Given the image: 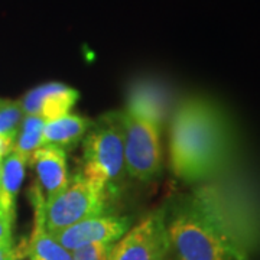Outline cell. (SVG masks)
I'll return each instance as SVG.
<instances>
[{"instance_id": "cell-7", "label": "cell", "mask_w": 260, "mask_h": 260, "mask_svg": "<svg viewBox=\"0 0 260 260\" xmlns=\"http://www.w3.org/2000/svg\"><path fill=\"white\" fill-rule=\"evenodd\" d=\"M132 220L129 217L102 214L83 220L65 230L54 233L52 236L68 251H75L87 246L114 244L129 232Z\"/></svg>"}, {"instance_id": "cell-16", "label": "cell", "mask_w": 260, "mask_h": 260, "mask_svg": "<svg viewBox=\"0 0 260 260\" xmlns=\"http://www.w3.org/2000/svg\"><path fill=\"white\" fill-rule=\"evenodd\" d=\"M113 244H95L73 251V260H107Z\"/></svg>"}, {"instance_id": "cell-1", "label": "cell", "mask_w": 260, "mask_h": 260, "mask_svg": "<svg viewBox=\"0 0 260 260\" xmlns=\"http://www.w3.org/2000/svg\"><path fill=\"white\" fill-rule=\"evenodd\" d=\"M230 133L223 113L203 97L179 103L171 121L169 158L174 175L188 184L203 182L223 169Z\"/></svg>"}, {"instance_id": "cell-8", "label": "cell", "mask_w": 260, "mask_h": 260, "mask_svg": "<svg viewBox=\"0 0 260 260\" xmlns=\"http://www.w3.org/2000/svg\"><path fill=\"white\" fill-rule=\"evenodd\" d=\"M80 93L64 83L51 81L29 90L20 102L25 116H39L45 123L70 114Z\"/></svg>"}, {"instance_id": "cell-2", "label": "cell", "mask_w": 260, "mask_h": 260, "mask_svg": "<svg viewBox=\"0 0 260 260\" xmlns=\"http://www.w3.org/2000/svg\"><path fill=\"white\" fill-rule=\"evenodd\" d=\"M168 239L177 260H249L198 191L165 210Z\"/></svg>"}, {"instance_id": "cell-15", "label": "cell", "mask_w": 260, "mask_h": 260, "mask_svg": "<svg viewBox=\"0 0 260 260\" xmlns=\"http://www.w3.org/2000/svg\"><path fill=\"white\" fill-rule=\"evenodd\" d=\"M23 117L20 102L6 100L0 107V133H18Z\"/></svg>"}, {"instance_id": "cell-11", "label": "cell", "mask_w": 260, "mask_h": 260, "mask_svg": "<svg viewBox=\"0 0 260 260\" xmlns=\"http://www.w3.org/2000/svg\"><path fill=\"white\" fill-rule=\"evenodd\" d=\"M93 123L87 117L71 113L55 120L47 121L42 130L41 146L54 145L62 149L74 146L91 129Z\"/></svg>"}, {"instance_id": "cell-12", "label": "cell", "mask_w": 260, "mask_h": 260, "mask_svg": "<svg viewBox=\"0 0 260 260\" xmlns=\"http://www.w3.org/2000/svg\"><path fill=\"white\" fill-rule=\"evenodd\" d=\"M26 160L12 152L3 159L2 178H0V211L6 214L10 220H15L16 197L25 178Z\"/></svg>"}, {"instance_id": "cell-18", "label": "cell", "mask_w": 260, "mask_h": 260, "mask_svg": "<svg viewBox=\"0 0 260 260\" xmlns=\"http://www.w3.org/2000/svg\"><path fill=\"white\" fill-rule=\"evenodd\" d=\"M16 136L18 133H0V159L2 160L13 152Z\"/></svg>"}, {"instance_id": "cell-14", "label": "cell", "mask_w": 260, "mask_h": 260, "mask_svg": "<svg viewBox=\"0 0 260 260\" xmlns=\"http://www.w3.org/2000/svg\"><path fill=\"white\" fill-rule=\"evenodd\" d=\"M44 126H45V120L39 116H25L19 126L13 152L22 156L28 164L34 152L38 148H41Z\"/></svg>"}, {"instance_id": "cell-9", "label": "cell", "mask_w": 260, "mask_h": 260, "mask_svg": "<svg viewBox=\"0 0 260 260\" xmlns=\"http://www.w3.org/2000/svg\"><path fill=\"white\" fill-rule=\"evenodd\" d=\"M37 169L39 188L44 194L45 203L55 198L68 184L67 153L65 149L54 145L38 148L29 159Z\"/></svg>"}, {"instance_id": "cell-5", "label": "cell", "mask_w": 260, "mask_h": 260, "mask_svg": "<svg viewBox=\"0 0 260 260\" xmlns=\"http://www.w3.org/2000/svg\"><path fill=\"white\" fill-rule=\"evenodd\" d=\"M106 201L107 192L78 174L55 198L45 203V227L54 234L83 220L106 214Z\"/></svg>"}, {"instance_id": "cell-3", "label": "cell", "mask_w": 260, "mask_h": 260, "mask_svg": "<svg viewBox=\"0 0 260 260\" xmlns=\"http://www.w3.org/2000/svg\"><path fill=\"white\" fill-rule=\"evenodd\" d=\"M81 174L107 194L117 192L119 185L127 174L119 112L103 116L87 132Z\"/></svg>"}, {"instance_id": "cell-20", "label": "cell", "mask_w": 260, "mask_h": 260, "mask_svg": "<svg viewBox=\"0 0 260 260\" xmlns=\"http://www.w3.org/2000/svg\"><path fill=\"white\" fill-rule=\"evenodd\" d=\"M5 102H6V100H5V99H0V107H2V106H3V104H5Z\"/></svg>"}, {"instance_id": "cell-17", "label": "cell", "mask_w": 260, "mask_h": 260, "mask_svg": "<svg viewBox=\"0 0 260 260\" xmlns=\"http://www.w3.org/2000/svg\"><path fill=\"white\" fill-rule=\"evenodd\" d=\"M13 220H10L6 214L0 211V247L13 246V232H12Z\"/></svg>"}, {"instance_id": "cell-19", "label": "cell", "mask_w": 260, "mask_h": 260, "mask_svg": "<svg viewBox=\"0 0 260 260\" xmlns=\"http://www.w3.org/2000/svg\"><path fill=\"white\" fill-rule=\"evenodd\" d=\"M26 256V244L22 247H0V260H20Z\"/></svg>"}, {"instance_id": "cell-21", "label": "cell", "mask_w": 260, "mask_h": 260, "mask_svg": "<svg viewBox=\"0 0 260 260\" xmlns=\"http://www.w3.org/2000/svg\"><path fill=\"white\" fill-rule=\"evenodd\" d=\"M2 164H3V160L0 159V178H2Z\"/></svg>"}, {"instance_id": "cell-4", "label": "cell", "mask_w": 260, "mask_h": 260, "mask_svg": "<svg viewBox=\"0 0 260 260\" xmlns=\"http://www.w3.org/2000/svg\"><path fill=\"white\" fill-rule=\"evenodd\" d=\"M126 172L138 181H152L162 169L160 127L148 116L127 106L119 112Z\"/></svg>"}, {"instance_id": "cell-10", "label": "cell", "mask_w": 260, "mask_h": 260, "mask_svg": "<svg viewBox=\"0 0 260 260\" xmlns=\"http://www.w3.org/2000/svg\"><path fill=\"white\" fill-rule=\"evenodd\" d=\"M34 192L35 221L26 243V256L29 260H73V253L61 246L45 227V198L41 188H34Z\"/></svg>"}, {"instance_id": "cell-6", "label": "cell", "mask_w": 260, "mask_h": 260, "mask_svg": "<svg viewBox=\"0 0 260 260\" xmlns=\"http://www.w3.org/2000/svg\"><path fill=\"white\" fill-rule=\"evenodd\" d=\"M171 253L165 210L149 214L116 242L107 260H167Z\"/></svg>"}, {"instance_id": "cell-13", "label": "cell", "mask_w": 260, "mask_h": 260, "mask_svg": "<svg viewBox=\"0 0 260 260\" xmlns=\"http://www.w3.org/2000/svg\"><path fill=\"white\" fill-rule=\"evenodd\" d=\"M127 106L148 116L162 129L167 116V100L164 90H160L158 85L152 83L138 84L132 90Z\"/></svg>"}]
</instances>
